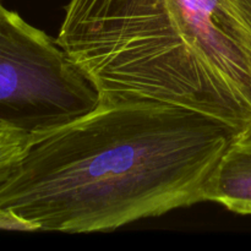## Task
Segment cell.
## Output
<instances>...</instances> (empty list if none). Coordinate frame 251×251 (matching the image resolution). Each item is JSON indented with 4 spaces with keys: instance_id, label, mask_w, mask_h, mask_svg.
I'll return each mask as SVG.
<instances>
[{
    "instance_id": "6da1fadb",
    "label": "cell",
    "mask_w": 251,
    "mask_h": 251,
    "mask_svg": "<svg viewBox=\"0 0 251 251\" xmlns=\"http://www.w3.org/2000/svg\"><path fill=\"white\" fill-rule=\"evenodd\" d=\"M228 127L147 100H100L87 114L37 135L0 184V207L36 232H110L202 202Z\"/></svg>"
},
{
    "instance_id": "7a4b0ae2",
    "label": "cell",
    "mask_w": 251,
    "mask_h": 251,
    "mask_svg": "<svg viewBox=\"0 0 251 251\" xmlns=\"http://www.w3.org/2000/svg\"><path fill=\"white\" fill-rule=\"evenodd\" d=\"M59 44L100 100H147L251 135V0H70Z\"/></svg>"
},
{
    "instance_id": "3957f363",
    "label": "cell",
    "mask_w": 251,
    "mask_h": 251,
    "mask_svg": "<svg viewBox=\"0 0 251 251\" xmlns=\"http://www.w3.org/2000/svg\"><path fill=\"white\" fill-rule=\"evenodd\" d=\"M100 102L58 39L0 0V122L33 135L87 114Z\"/></svg>"
},
{
    "instance_id": "277c9868",
    "label": "cell",
    "mask_w": 251,
    "mask_h": 251,
    "mask_svg": "<svg viewBox=\"0 0 251 251\" xmlns=\"http://www.w3.org/2000/svg\"><path fill=\"white\" fill-rule=\"evenodd\" d=\"M203 201L251 216V135L228 145L206 181Z\"/></svg>"
},
{
    "instance_id": "5b68a950",
    "label": "cell",
    "mask_w": 251,
    "mask_h": 251,
    "mask_svg": "<svg viewBox=\"0 0 251 251\" xmlns=\"http://www.w3.org/2000/svg\"><path fill=\"white\" fill-rule=\"evenodd\" d=\"M37 135L15 125L0 122V184L19 166Z\"/></svg>"
}]
</instances>
